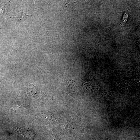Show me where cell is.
<instances>
[{"mask_svg":"<svg viewBox=\"0 0 140 140\" xmlns=\"http://www.w3.org/2000/svg\"><path fill=\"white\" fill-rule=\"evenodd\" d=\"M26 94L31 98L35 99L39 97L40 92L35 86L31 84L28 88Z\"/></svg>","mask_w":140,"mask_h":140,"instance_id":"6da1fadb","label":"cell"},{"mask_svg":"<svg viewBox=\"0 0 140 140\" xmlns=\"http://www.w3.org/2000/svg\"><path fill=\"white\" fill-rule=\"evenodd\" d=\"M15 130L18 133L21 134L23 135L24 137L29 139H33L35 135L34 132L31 129H23L17 128Z\"/></svg>","mask_w":140,"mask_h":140,"instance_id":"7a4b0ae2","label":"cell"},{"mask_svg":"<svg viewBox=\"0 0 140 140\" xmlns=\"http://www.w3.org/2000/svg\"><path fill=\"white\" fill-rule=\"evenodd\" d=\"M27 105L24 103H18L13 105L12 107L13 109L14 110H18L22 109H25L27 107Z\"/></svg>","mask_w":140,"mask_h":140,"instance_id":"3957f363","label":"cell"},{"mask_svg":"<svg viewBox=\"0 0 140 140\" xmlns=\"http://www.w3.org/2000/svg\"><path fill=\"white\" fill-rule=\"evenodd\" d=\"M129 11L128 10L125 11L123 16L122 22L120 23L121 25L123 26L125 24L128 20Z\"/></svg>","mask_w":140,"mask_h":140,"instance_id":"277c9868","label":"cell"},{"mask_svg":"<svg viewBox=\"0 0 140 140\" xmlns=\"http://www.w3.org/2000/svg\"><path fill=\"white\" fill-rule=\"evenodd\" d=\"M43 115L44 118L50 122L54 121L55 118L52 115L46 114H43Z\"/></svg>","mask_w":140,"mask_h":140,"instance_id":"5b68a950","label":"cell"},{"mask_svg":"<svg viewBox=\"0 0 140 140\" xmlns=\"http://www.w3.org/2000/svg\"><path fill=\"white\" fill-rule=\"evenodd\" d=\"M54 140H60L57 136H55L54 138Z\"/></svg>","mask_w":140,"mask_h":140,"instance_id":"8992f818","label":"cell"}]
</instances>
